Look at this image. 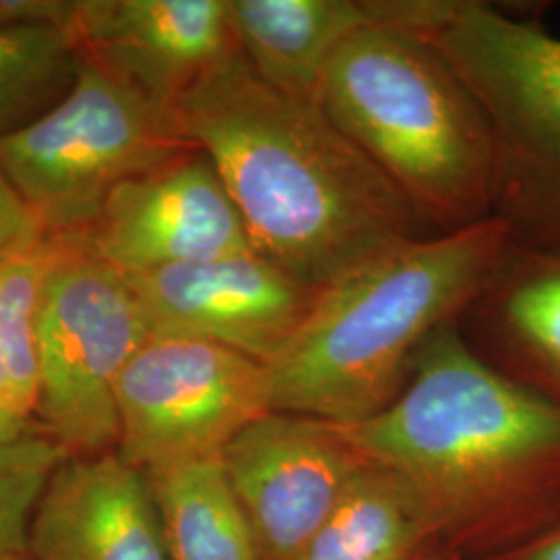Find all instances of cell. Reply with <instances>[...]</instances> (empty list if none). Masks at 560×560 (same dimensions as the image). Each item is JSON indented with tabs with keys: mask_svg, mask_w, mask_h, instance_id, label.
Returning <instances> with one entry per match:
<instances>
[{
	"mask_svg": "<svg viewBox=\"0 0 560 560\" xmlns=\"http://www.w3.org/2000/svg\"><path fill=\"white\" fill-rule=\"evenodd\" d=\"M219 173L252 247L328 289L405 241L439 235L318 101L270 88L237 50L175 102Z\"/></svg>",
	"mask_w": 560,
	"mask_h": 560,
	"instance_id": "obj_1",
	"label": "cell"
},
{
	"mask_svg": "<svg viewBox=\"0 0 560 560\" xmlns=\"http://www.w3.org/2000/svg\"><path fill=\"white\" fill-rule=\"evenodd\" d=\"M339 428L407 483L434 529L560 492V400L492 365L459 322L423 345L386 409Z\"/></svg>",
	"mask_w": 560,
	"mask_h": 560,
	"instance_id": "obj_2",
	"label": "cell"
},
{
	"mask_svg": "<svg viewBox=\"0 0 560 560\" xmlns=\"http://www.w3.org/2000/svg\"><path fill=\"white\" fill-rule=\"evenodd\" d=\"M492 217L405 241L322 291L268 363L272 411L355 425L386 409L423 345L463 318L513 245Z\"/></svg>",
	"mask_w": 560,
	"mask_h": 560,
	"instance_id": "obj_3",
	"label": "cell"
},
{
	"mask_svg": "<svg viewBox=\"0 0 560 560\" xmlns=\"http://www.w3.org/2000/svg\"><path fill=\"white\" fill-rule=\"evenodd\" d=\"M318 104L432 231L453 233L494 217L492 129L428 42L381 20L368 25L330 60Z\"/></svg>",
	"mask_w": 560,
	"mask_h": 560,
	"instance_id": "obj_4",
	"label": "cell"
},
{
	"mask_svg": "<svg viewBox=\"0 0 560 560\" xmlns=\"http://www.w3.org/2000/svg\"><path fill=\"white\" fill-rule=\"evenodd\" d=\"M467 85L499 154V217L523 245L560 243V36L478 0H382Z\"/></svg>",
	"mask_w": 560,
	"mask_h": 560,
	"instance_id": "obj_5",
	"label": "cell"
},
{
	"mask_svg": "<svg viewBox=\"0 0 560 560\" xmlns=\"http://www.w3.org/2000/svg\"><path fill=\"white\" fill-rule=\"evenodd\" d=\"M187 150L175 108L81 57L52 108L0 136V168L44 229L80 237L117 187Z\"/></svg>",
	"mask_w": 560,
	"mask_h": 560,
	"instance_id": "obj_6",
	"label": "cell"
},
{
	"mask_svg": "<svg viewBox=\"0 0 560 560\" xmlns=\"http://www.w3.org/2000/svg\"><path fill=\"white\" fill-rule=\"evenodd\" d=\"M148 339L125 277L81 243H65L42 295L36 411L48 436L71 457L106 455L119 446L117 388Z\"/></svg>",
	"mask_w": 560,
	"mask_h": 560,
	"instance_id": "obj_7",
	"label": "cell"
},
{
	"mask_svg": "<svg viewBox=\"0 0 560 560\" xmlns=\"http://www.w3.org/2000/svg\"><path fill=\"white\" fill-rule=\"evenodd\" d=\"M117 455L143 474L222 457L272 411L268 365L217 342L150 337L119 388Z\"/></svg>",
	"mask_w": 560,
	"mask_h": 560,
	"instance_id": "obj_8",
	"label": "cell"
},
{
	"mask_svg": "<svg viewBox=\"0 0 560 560\" xmlns=\"http://www.w3.org/2000/svg\"><path fill=\"white\" fill-rule=\"evenodd\" d=\"M222 463L261 560H298L368 459L335 423L270 411Z\"/></svg>",
	"mask_w": 560,
	"mask_h": 560,
	"instance_id": "obj_9",
	"label": "cell"
},
{
	"mask_svg": "<svg viewBox=\"0 0 560 560\" xmlns=\"http://www.w3.org/2000/svg\"><path fill=\"white\" fill-rule=\"evenodd\" d=\"M150 337H187L270 363L300 332L322 289L256 252L125 277Z\"/></svg>",
	"mask_w": 560,
	"mask_h": 560,
	"instance_id": "obj_10",
	"label": "cell"
},
{
	"mask_svg": "<svg viewBox=\"0 0 560 560\" xmlns=\"http://www.w3.org/2000/svg\"><path fill=\"white\" fill-rule=\"evenodd\" d=\"M80 241L122 277L254 252L235 201L198 148L122 183Z\"/></svg>",
	"mask_w": 560,
	"mask_h": 560,
	"instance_id": "obj_11",
	"label": "cell"
},
{
	"mask_svg": "<svg viewBox=\"0 0 560 560\" xmlns=\"http://www.w3.org/2000/svg\"><path fill=\"white\" fill-rule=\"evenodd\" d=\"M69 27L83 57L171 108L240 50L231 0H78Z\"/></svg>",
	"mask_w": 560,
	"mask_h": 560,
	"instance_id": "obj_12",
	"label": "cell"
},
{
	"mask_svg": "<svg viewBox=\"0 0 560 560\" xmlns=\"http://www.w3.org/2000/svg\"><path fill=\"white\" fill-rule=\"evenodd\" d=\"M27 560H168L148 476L115 453L69 457L46 483Z\"/></svg>",
	"mask_w": 560,
	"mask_h": 560,
	"instance_id": "obj_13",
	"label": "cell"
},
{
	"mask_svg": "<svg viewBox=\"0 0 560 560\" xmlns=\"http://www.w3.org/2000/svg\"><path fill=\"white\" fill-rule=\"evenodd\" d=\"M459 326H469L474 340L465 339L476 351L504 363V374L560 400V243L513 241Z\"/></svg>",
	"mask_w": 560,
	"mask_h": 560,
	"instance_id": "obj_14",
	"label": "cell"
},
{
	"mask_svg": "<svg viewBox=\"0 0 560 560\" xmlns=\"http://www.w3.org/2000/svg\"><path fill=\"white\" fill-rule=\"evenodd\" d=\"M241 55L270 88L318 101L340 46L378 21L374 0H231Z\"/></svg>",
	"mask_w": 560,
	"mask_h": 560,
	"instance_id": "obj_15",
	"label": "cell"
},
{
	"mask_svg": "<svg viewBox=\"0 0 560 560\" xmlns=\"http://www.w3.org/2000/svg\"><path fill=\"white\" fill-rule=\"evenodd\" d=\"M145 476L168 560H261L222 457Z\"/></svg>",
	"mask_w": 560,
	"mask_h": 560,
	"instance_id": "obj_16",
	"label": "cell"
},
{
	"mask_svg": "<svg viewBox=\"0 0 560 560\" xmlns=\"http://www.w3.org/2000/svg\"><path fill=\"white\" fill-rule=\"evenodd\" d=\"M432 532L407 483L368 460L298 560H416Z\"/></svg>",
	"mask_w": 560,
	"mask_h": 560,
	"instance_id": "obj_17",
	"label": "cell"
},
{
	"mask_svg": "<svg viewBox=\"0 0 560 560\" xmlns=\"http://www.w3.org/2000/svg\"><path fill=\"white\" fill-rule=\"evenodd\" d=\"M59 243H46L0 260V397L25 420L38 407V316Z\"/></svg>",
	"mask_w": 560,
	"mask_h": 560,
	"instance_id": "obj_18",
	"label": "cell"
},
{
	"mask_svg": "<svg viewBox=\"0 0 560 560\" xmlns=\"http://www.w3.org/2000/svg\"><path fill=\"white\" fill-rule=\"evenodd\" d=\"M81 62L71 27L0 30V136L38 119L67 94Z\"/></svg>",
	"mask_w": 560,
	"mask_h": 560,
	"instance_id": "obj_19",
	"label": "cell"
},
{
	"mask_svg": "<svg viewBox=\"0 0 560 560\" xmlns=\"http://www.w3.org/2000/svg\"><path fill=\"white\" fill-rule=\"evenodd\" d=\"M71 455L52 436L0 442V552L25 557L27 527L52 474Z\"/></svg>",
	"mask_w": 560,
	"mask_h": 560,
	"instance_id": "obj_20",
	"label": "cell"
},
{
	"mask_svg": "<svg viewBox=\"0 0 560 560\" xmlns=\"http://www.w3.org/2000/svg\"><path fill=\"white\" fill-rule=\"evenodd\" d=\"M44 231L34 210L0 168V260L42 243Z\"/></svg>",
	"mask_w": 560,
	"mask_h": 560,
	"instance_id": "obj_21",
	"label": "cell"
},
{
	"mask_svg": "<svg viewBox=\"0 0 560 560\" xmlns=\"http://www.w3.org/2000/svg\"><path fill=\"white\" fill-rule=\"evenodd\" d=\"M73 2L62 0H0V30L52 23L69 27Z\"/></svg>",
	"mask_w": 560,
	"mask_h": 560,
	"instance_id": "obj_22",
	"label": "cell"
},
{
	"mask_svg": "<svg viewBox=\"0 0 560 560\" xmlns=\"http://www.w3.org/2000/svg\"><path fill=\"white\" fill-rule=\"evenodd\" d=\"M27 432H32L30 420H25L0 397V442L18 441Z\"/></svg>",
	"mask_w": 560,
	"mask_h": 560,
	"instance_id": "obj_23",
	"label": "cell"
},
{
	"mask_svg": "<svg viewBox=\"0 0 560 560\" xmlns=\"http://www.w3.org/2000/svg\"><path fill=\"white\" fill-rule=\"evenodd\" d=\"M521 560H560V529L527 548Z\"/></svg>",
	"mask_w": 560,
	"mask_h": 560,
	"instance_id": "obj_24",
	"label": "cell"
},
{
	"mask_svg": "<svg viewBox=\"0 0 560 560\" xmlns=\"http://www.w3.org/2000/svg\"><path fill=\"white\" fill-rule=\"evenodd\" d=\"M416 560H448L446 557H442V555H420Z\"/></svg>",
	"mask_w": 560,
	"mask_h": 560,
	"instance_id": "obj_25",
	"label": "cell"
},
{
	"mask_svg": "<svg viewBox=\"0 0 560 560\" xmlns=\"http://www.w3.org/2000/svg\"><path fill=\"white\" fill-rule=\"evenodd\" d=\"M0 560H27L25 557H21V555H4V552H0Z\"/></svg>",
	"mask_w": 560,
	"mask_h": 560,
	"instance_id": "obj_26",
	"label": "cell"
}]
</instances>
